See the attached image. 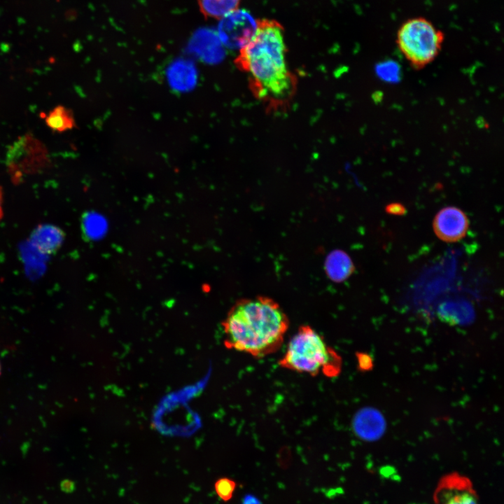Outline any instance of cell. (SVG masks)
Returning <instances> with one entry per match:
<instances>
[{"label":"cell","instance_id":"1","mask_svg":"<svg viewBox=\"0 0 504 504\" xmlns=\"http://www.w3.org/2000/svg\"><path fill=\"white\" fill-rule=\"evenodd\" d=\"M286 51L281 24L275 20L262 19L235 59L237 66L248 78L253 94L270 108L286 106L296 91L297 78L288 66Z\"/></svg>","mask_w":504,"mask_h":504},{"label":"cell","instance_id":"2","mask_svg":"<svg viewBox=\"0 0 504 504\" xmlns=\"http://www.w3.org/2000/svg\"><path fill=\"white\" fill-rule=\"evenodd\" d=\"M222 326L227 348L262 358L281 348L289 320L273 299L257 296L237 302Z\"/></svg>","mask_w":504,"mask_h":504},{"label":"cell","instance_id":"3","mask_svg":"<svg viewBox=\"0 0 504 504\" xmlns=\"http://www.w3.org/2000/svg\"><path fill=\"white\" fill-rule=\"evenodd\" d=\"M279 366L298 373L329 377L340 374L342 361L322 335L308 325L301 326L288 342Z\"/></svg>","mask_w":504,"mask_h":504},{"label":"cell","instance_id":"4","mask_svg":"<svg viewBox=\"0 0 504 504\" xmlns=\"http://www.w3.org/2000/svg\"><path fill=\"white\" fill-rule=\"evenodd\" d=\"M444 33L432 22L419 17L407 20L397 32V46L410 64L421 69L439 55L444 42Z\"/></svg>","mask_w":504,"mask_h":504},{"label":"cell","instance_id":"5","mask_svg":"<svg viewBox=\"0 0 504 504\" xmlns=\"http://www.w3.org/2000/svg\"><path fill=\"white\" fill-rule=\"evenodd\" d=\"M257 26L258 20L248 11L237 8L220 19L218 34L225 46L240 49L251 38Z\"/></svg>","mask_w":504,"mask_h":504},{"label":"cell","instance_id":"6","mask_svg":"<svg viewBox=\"0 0 504 504\" xmlns=\"http://www.w3.org/2000/svg\"><path fill=\"white\" fill-rule=\"evenodd\" d=\"M435 504H479L471 480L454 472L444 475L434 491Z\"/></svg>","mask_w":504,"mask_h":504},{"label":"cell","instance_id":"7","mask_svg":"<svg viewBox=\"0 0 504 504\" xmlns=\"http://www.w3.org/2000/svg\"><path fill=\"white\" fill-rule=\"evenodd\" d=\"M469 220L466 214L456 206L441 209L433 220V228L436 236L446 242H456L467 233Z\"/></svg>","mask_w":504,"mask_h":504},{"label":"cell","instance_id":"8","mask_svg":"<svg viewBox=\"0 0 504 504\" xmlns=\"http://www.w3.org/2000/svg\"><path fill=\"white\" fill-rule=\"evenodd\" d=\"M353 426L358 437L366 441L372 442L383 436L386 429V422L379 410L367 407L356 414Z\"/></svg>","mask_w":504,"mask_h":504},{"label":"cell","instance_id":"9","mask_svg":"<svg viewBox=\"0 0 504 504\" xmlns=\"http://www.w3.org/2000/svg\"><path fill=\"white\" fill-rule=\"evenodd\" d=\"M241 0H197L200 10L205 18L221 19L237 9Z\"/></svg>","mask_w":504,"mask_h":504},{"label":"cell","instance_id":"10","mask_svg":"<svg viewBox=\"0 0 504 504\" xmlns=\"http://www.w3.org/2000/svg\"><path fill=\"white\" fill-rule=\"evenodd\" d=\"M45 121L50 129L57 132L71 130L75 123L72 113L62 106H56L50 111L46 115Z\"/></svg>","mask_w":504,"mask_h":504},{"label":"cell","instance_id":"11","mask_svg":"<svg viewBox=\"0 0 504 504\" xmlns=\"http://www.w3.org/2000/svg\"><path fill=\"white\" fill-rule=\"evenodd\" d=\"M330 272L336 280L346 279L353 272L354 265L349 257L344 252L335 253L330 259Z\"/></svg>","mask_w":504,"mask_h":504},{"label":"cell","instance_id":"12","mask_svg":"<svg viewBox=\"0 0 504 504\" xmlns=\"http://www.w3.org/2000/svg\"><path fill=\"white\" fill-rule=\"evenodd\" d=\"M376 71L379 78L388 82H395L399 78L400 68L393 61L379 63L376 67Z\"/></svg>","mask_w":504,"mask_h":504},{"label":"cell","instance_id":"13","mask_svg":"<svg viewBox=\"0 0 504 504\" xmlns=\"http://www.w3.org/2000/svg\"><path fill=\"white\" fill-rule=\"evenodd\" d=\"M235 489L236 482L228 477H221L214 484V489L217 496L225 502L232 498Z\"/></svg>","mask_w":504,"mask_h":504},{"label":"cell","instance_id":"14","mask_svg":"<svg viewBox=\"0 0 504 504\" xmlns=\"http://www.w3.org/2000/svg\"><path fill=\"white\" fill-rule=\"evenodd\" d=\"M358 370L361 372H368L373 369L374 361L372 357L368 353L358 352L356 354Z\"/></svg>","mask_w":504,"mask_h":504},{"label":"cell","instance_id":"15","mask_svg":"<svg viewBox=\"0 0 504 504\" xmlns=\"http://www.w3.org/2000/svg\"><path fill=\"white\" fill-rule=\"evenodd\" d=\"M386 211L393 214H400L404 212V208L400 204L393 203L386 207Z\"/></svg>","mask_w":504,"mask_h":504},{"label":"cell","instance_id":"16","mask_svg":"<svg viewBox=\"0 0 504 504\" xmlns=\"http://www.w3.org/2000/svg\"><path fill=\"white\" fill-rule=\"evenodd\" d=\"M4 192L1 186H0V223L4 218Z\"/></svg>","mask_w":504,"mask_h":504},{"label":"cell","instance_id":"17","mask_svg":"<svg viewBox=\"0 0 504 504\" xmlns=\"http://www.w3.org/2000/svg\"><path fill=\"white\" fill-rule=\"evenodd\" d=\"M0 373H1V364H0Z\"/></svg>","mask_w":504,"mask_h":504}]
</instances>
